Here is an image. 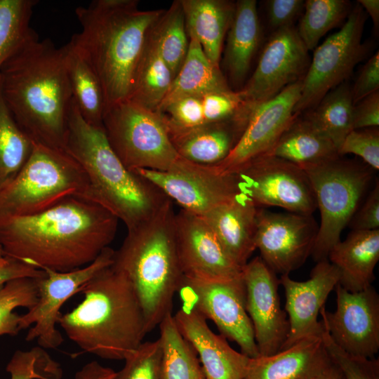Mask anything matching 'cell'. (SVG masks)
I'll return each mask as SVG.
<instances>
[{"label": "cell", "instance_id": "cell-1", "mask_svg": "<svg viewBox=\"0 0 379 379\" xmlns=\"http://www.w3.org/2000/svg\"><path fill=\"white\" fill-rule=\"evenodd\" d=\"M119 219L99 204L71 196L41 213L0 220L5 256L67 272L93 262L114 240Z\"/></svg>", "mask_w": 379, "mask_h": 379}, {"label": "cell", "instance_id": "cell-2", "mask_svg": "<svg viewBox=\"0 0 379 379\" xmlns=\"http://www.w3.org/2000/svg\"><path fill=\"white\" fill-rule=\"evenodd\" d=\"M6 104L36 143L63 149L72 95L62 48L33 31L0 68Z\"/></svg>", "mask_w": 379, "mask_h": 379}, {"label": "cell", "instance_id": "cell-3", "mask_svg": "<svg viewBox=\"0 0 379 379\" xmlns=\"http://www.w3.org/2000/svg\"><path fill=\"white\" fill-rule=\"evenodd\" d=\"M164 10H142L138 0H94L75 8L81 25L70 41L98 76L106 108L128 98L148 34Z\"/></svg>", "mask_w": 379, "mask_h": 379}, {"label": "cell", "instance_id": "cell-4", "mask_svg": "<svg viewBox=\"0 0 379 379\" xmlns=\"http://www.w3.org/2000/svg\"><path fill=\"white\" fill-rule=\"evenodd\" d=\"M64 149L86 175L87 198L110 211L127 230L151 219L169 200L151 181L121 162L103 128L87 123L73 100Z\"/></svg>", "mask_w": 379, "mask_h": 379}, {"label": "cell", "instance_id": "cell-5", "mask_svg": "<svg viewBox=\"0 0 379 379\" xmlns=\"http://www.w3.org/2000/svg\"><path fill=\"white\" fill-rule=\"evenodd\" d=\"M83 300L58 324L84 352L124 360L147 333L142 307L127 277L112 265L82 287Z\"/></svg>", "mask_w": 379, "mask_h": 379}, {"label": "cell", "instance_id": "cell-6", "mask_svg": "<svg viewBox=\"0 0 379 379\" xmlns=\"http://www.w3.org/2000/svg\"><path fill=\"white\" fill-rule=\"evenodd\" d=\"M175 215L169 199L151 219L128 230L112 266L129 279L144 314L147 333L172 314L183 274L177 253Z\"/></svg>", "mask_w": 379, "mask_h": 379}, {"label": "cell", "instance_id": "cell-7", "mask_svg": "<svg viewBox=\"0 0 379 379\" xmlns=\"http://www.w3.org/2000/svg\"><path fill=\"white\" fill-rule=\"evenodd\" d=\"M88 190L83 168L65 149L34 142L24 166L0 190V220L41 213L71 196L87 198Z\"/></svg>", "mask_w": 379, "mask_h": 379}, {"label": "cell", "instance_id": "cell-8", "mask_svg": "<svg viewBox=\"0 0 379 379\" xmlns=\"http://www.w3.org/2000/svg\"><path fill=\"white\" fill-rule=\"evenodd\" d=\"M301 168L310 180L321 215L311 254L317 262L328 260L329 251L340 241L370 185L373 169L340 156Z\"/></svg>", "mask_w": 379, "mask_h": 379}, {"label": "cell", "instance_id": "cell-9", "mask_svg": "<svg viewBox=\"0 0 379 379\" xmlns=\"http://www.w3.org/2000/svg\"><path fill=\"white\" fill-rule=\"evenodd\" d=\"M102 128L112 149L131 171H168L179 157L161 114L128 99L105 109Z\"/></svg>", "mask_w": 379, "mask_h": 379}, {"label": "cell", "instance_id": "cell-10", "mask_svg": "<svg viewBox=\"0 0 379 379\" xmlns=\"http://www.w3.org/2000/svg\"><path fill=\"white\" fill-rule=\"evenodd\" d=\"M366 18L357 3L340 30L313 50L295 114L313 109L327 93L349 81L356 65L367 57L371 48L362 41Z\"/></svg>", "mask_w": 379, "mask_h": 379}, {"label": "cell", "instance_id": "cell-11", "mask_svg": "<svg viewBox=\"0 0 379 379\" xmlns=\"http://www.w3.org/2000/svg\"><path fill=\"white\" fill-rule=\"evenodd\" d=\"M234 175L240 192L258 208L280 207L290 213L307 215L317 208L305 171L283 159L262 155L241 166Z\"/></svg>", "mask_w": 379, "mask_h": 379}, {"label": "cell", "instance_id": "cell-12", "mask_svg": "<svg viewBox=\"0 0 379 379\" xmlns=\"http://www.w3.org/2000/svg\"><path fill=\"white\" fill-rule=\"evenodd\" d=\"M114 250L105 248L87 265L67 272L44 268L46 276L38 279V299L19 319L20 331L32 326L25 340H36L44 349H56L63 342L56 324L62 305L81 291L84 285L113 263Z\"/></svg>", "mask_w": 379, "mask_h": 379}, {"label": "cell", "instance_id": "cell-13", "mask_svg": "<svg viewBox=\"0 0 379 379\" xmlns=\"http://www.w3.org/2000/svg\"><path fill=\"white\" fill-rule=\"evenodd\" d=\"M179 291L182 302L211 320L220 335L235 342L249 358L259 357L254 331L246 310V289L242 275L206 281L183 277Z\"/></svg>", "mask_w": 379, "mask_h": 379}, {"label": "cell", "instance_id": "cell-14", "mask_svg": "<svg viewBox=\"0 0 379 379\" xmlns=\"http://www.w3.org/2000/svg\"><path fill=\"white\" fill-rule=\"evenodd\" d=\"M151 181L184 211L201 216L240 192L234 174H220L210 166L178 157L168 171L133 170Z\"/></svg>", "mask_w": 379, "mask_h": 379}, {"label": "cell", "instance_id": "cell-15", "mask_svg": "<svg viewBox=\"0 0 379 379\" xmlns=\"http://www.w3.org/2000/svg\"><path fill=\"white\" fill-rule=\"evenodd\" d=\"M260 53L253 72L238 91L246 101L254 105L267 101L288 86L302 81L311 60L295 26L270 34Z\"/></svg>", "mask_w": 379, "mask_h": 379}, {"label": "cell", "instance_id": "cell-16", "mask_svg": "<svg viewBox=\"0 0 379 379\" xmlns=\"http://www.w3.org/2000/svg\"><path fill=\"white\" fill-rule=\"evenodd\" d=\"M318 230L312 215L258 208L255 246L275 274H289L311 255Z\"/></svg>", "mask_w": 379, "mask_h": 379}, {"label": "cell", "instance_id": "cell-17", "mask_svg": "<svg viewBox=\"0 0 379 379\" xmlns=\"http://www.w3.org/2000/svg\"><path fill=\"white\" fill-rule=\"evenodd\" d=\"M336 309L322 307V324L333 342L347 354L373 358L379 350V295L369 286L352 293L339 284L335 287Z\"/></svg>", "mask_w": 379, "mask_h": 379}, {"label": "cell", "instance_id": "cell-18", "mask_svg": "<svg viewBox=\"0 0 379 379\" xmlns=\"http://www.w3.org/2000/svg\"><path fill=\"white\" fill-rule=\"evenodd\" d=\"M175 234L184 277L214 281L242 275L243 267L231 258L201 217L181 209L175 215Z\"/></svg>", "mask_w": 379, "mask_h": 379}, {"label": "cell", "instance_id": "cell-19", "mask_svg": "<svg viewBox=\"0 0 379 379\" xmlns=\"http://www.w3.org/2000/svg\"><path fill=\"white\" fill-rule=\"evenodd\" d=\"M246 289V310L251 319L260 356L280 351L285 343L289 322L281 309L278 286L279 279L257 256L242 268Z\"/></svg>", "mask_w": 379, "mask_h": 379}, {"label": "cell", "instance_id": "cell-20", "mask_svg": "<svg viewBox=\"0 0 379 379\" xmlns=\"http://www.w3.org/2000/svg\"><path fill=\"white\" fill-rule=\"evenodd\" d=\"M302 81L288 86L274 98L256 105L230 154L220 163L210 166L220 174H234L246 163L267 154L299 116L293 113V109L300 96Z\"/></svg>", "mask_w": 379, "mask_h": 379}, {"label": "cell", "instance_id": "cell-21", "mask_svg": "<svg viewBox=\"0 0 379 379\" xmlns=\"http://www.w3.org/2000/svg\"><path fill=\"white\" fill-rule=\"evenodd\" d=\"M338 281L339 272L328 260L317 262L304 281H295L289 274L281 275L279 282L285 291L284 311L289 322L288 335L281 350L306 337L323 334L324 327L318 315Z\"/></svg>", "mask_w": 379, "mask_h": 379}, {"label": "cell", "instance_id": "cell-22", "mask_svg": "<svg viewBox=\"0 0 379 379\" xmlns=\"http://www.w3.org/2000/svg\"><path fill=\"white\" fill-rule=\"evenodd\" d=\"M173 318L179 332L197 353L207 379H245L250 358L215 333L204 317L183 302Z\"/></svg>", "mask_w": 379, "mask_h": 379}, {"label": "cell", "instance_id": "cell-23", "mask_svg": "<svg viewBox=\"0 0 379 379\" xmlns=\"http://www.w3.org/2000/svg\"><path fill=\"white\" fill-rule=\"evenodd\" d=\"M331 362L322 335L309 336L275 354L250 358L245 379H311Z\"/></svg>", "mask_w": 379, "mask_h": 379}, {"label": "cell", "instance_id": "cell-24", "mask_svg": "<svg viewBox=\"0 0 379 379\" xmlns=\"http://www.w3.org/2000/svg\"><path fill=\"white\" fill-rule=\"evenodd\" d=\"M258 207L244 194L217 206L201 217L214 232L231 258L243 267L256 249Z\"/></svg>", "mask_w": 379, "mask_h": 379}, {"label": "cell", "instance_id": "cell-25", "mask_svg": "<svg viewBox=\"0 0 379 379\" xmlns=\"http://www.w3.org/2000/svg\"><path fill=\"white\" fill-rule=\"evenodd\" d=\"M263 31L255 0H238L227 33L224 65L229 82L239 91L247 81L257 53L262 47Z\"/></svg>", "mask_w": 379, "mask_h": 379}, {"label": "cell", "instance_id": "cell-26", "mask_svg": "<svg viewBox=\"0 0 379 379\" xmlns=\"http://www.w3.org/2000/svg\"><path fill=\"white\" fill-rule=\"evenodd\" d=\"M379 260V230H352L329 251L328 260L339 272L338 284L349 292H359L375 279Z\"/></svg>", "mask_w": 379, "mask_h": 379}, {"label": "cell", "instance_id": "cell-27", "mask_svg": "<svg viewBox=\"0 0 379 379\" xmlns=\"http://www.w3.org/2000/svg\"><path fill=\"white\" fill-rule=\"evenodd\" d=\"M248 122L226 121L169 134L178 156L194 164L214 166L230 154Z\"/></svg>", "mask_w": 379, "mask_h": 379}, {"label": "cell", "instance_id": "cell-28", "mask_svg": "<svg viewBox=\"0 0 379 379\" xmlns=\"http://www.w3.org/2000/svg\"><path fill=\"white\" fill-rule=\"evenodd\" d=\"M187 33L199 41L205 55L219 66L223 42L232 23L235 2L228 0H180Z\"/></svg>", "mask_w": 379, "mask_h": 379}, {"label": "cell", "instance_id": "cell-29", "mask_svg": "<svg viewBox=\"0 0 379 379\" xmlns=\"http://www.w3.org/2000/svg\"><path fill=\"white\" fill-rule=\"evenodd\" d=\"M188 35L190 44L185 59L157 112L182 97L232 90L220 66L209 60L193 35Z\"/></svg>", "mask_w": 379, "mask_h": 379}, {"label": "cell", "instance_id": "cell-30", "mask_svg": "<svg viewBox=\"0 0 379 379\" xmlns=\"http://www.w3.org/2000/svg\"><path fill=\"white\" fill-rule=\"evenodd\" d=\"M267 154L300 167L339 156L331 139L302 114L291 122Z\"/></svg>", "mask_w": 379, "mask_h": 379}, {"label": "cell", "instance_id": "cell-31", "mask_svg": "<svg viewBox=\"0 0 379 379\" xmlns=\"http://www.w3.org/2000/svg\"><path fill=\"white\" fill-rule=\"evenodd\" d=\"M62 48L73 101L87 123L102 128L106 102L98 76L70 41Z\"/></svg>", "mask_w": 379, "mask_h": 379}, {"label": "cell", "instance_id": "cell-32", "mask_svg": "<svg viewBox=\"0 0 379 379\" xmlns=\"http://www.w3.org/2000/svg\"><path fill=\"white\" fill-rule=\"evenodd\" d=\"M173 79L171 69L159 52L152 27L135 68L128 99L157 111Z\"/></svg>", "mask_w": 379, "mask_h": 379}, {"label": "cell", "instance_id": "cell-33", "mask_svg": "<svg viewBox=\"0 0 379 379\" xmlns=\"http://www.w3.org/2000/svg\"><path fill=\"white\" fill-rule=\"evenodd\" d=\"M352 101L349 81L327 93L312 109L302 114L336 146L338 151L352 131Z\"/></svg>", "mask_w": 379, "mask_h": 379}, {"label": "cell", "instance_id": "cell-34", "mask_svg": "<svg viewBox=\"0 0 379 379\" xmlns=\"http://www.w3.org/2000/svg\"><path fill=\"white\" fill-rule=\"evenodd\" d=\"M164 379H207L198 356L179 332L173 314L159 324Z\"/></svg>", "mask_w": 379, "mask_h": 379}, {"label": "cell", "instance_id": "cell-35", "mask_svg": "<svg viewBox=\"0 0 379 379\" xmlns=\"http://www.w3.org/2000/svg\"><path fill=\"white\" fill-rule=\"evenodd\" d=\"M34 142L15 120L0 83V190L18 173L29 158Z\"/></svg>", "mask_w": 379, "mask_h": 379}, {"label": "cell", "instance_id": "cell-36", "mask_svg": "<svg viewBox=\"0 0 379 379\" xmlns=\"http://www.w3.org/2000/svg\"><path fill=\"white\" fill-rule=\"evenodd\" d=\"M159 52L173 78L181 67L189 48V35L180 0L164 10L152 27Z\"/></svg>", "mask_w": 379, "mask_h": 379}, {"label": "cell", "instance_id": "cell-37", "mask_svg": "<svg viewBox=\"0 0 379 379\" xmlns=\"http://www.w3.org/2000/svg\"><path fill=\"white\" fill-rule=\"evenodd\" d=\"M352 4L347 0H306L298 34L307 49L313 51L331 29L344 24Z\"/></svg>", "mask_w": 379, "mask_h": 379}, {"label": "cell", "instance_id": "cell-38", "mask_svg": "<svg viewBox=\"0 0 379 379\" xmlns=\"http://www.w3.org/2000/svg\"><path fill=\"white\" fill-rule=\"evenodd\" d=\"M36 0H0V68L34 31L30 27Z\"/></svg>", "mask_w": 379, "mask_h": 379}, {"label": "cell", "instance_id": "cell-39", "mask_svg": "<svg viewBox=\"0 0 379 379\" xmlns=\"http://www.w3.org/2000/svg\"><path fill=\"white\" fill-rule=\"evenodd\" d=\"M38 279L22 277L8 281L0 289V336L16 335L20 316L17 307L31 308L38 299Z\"/></svg>", "mask_w": 379, "mask_h": 379}, {"label": "cell", "instance_id": "cell-40", "mask_svg": "<svg viewBox=\"0 0 379 379\" xmlns=\"http://www.w3.org/2000/svg\"><path fill=\"white\" fill-rule=\"evenodd\" d=\"M6 370L11 379H62L63 375L60 364L39 345L15 351Z\"/></svg>", "mask_w": 379, "mask_h": 379}, {"label": "cell", "instance_id": "cell-41", "mask_svg": "<svg viewBox=\"0 0 379 379\" xmlns=\"http://www.w3.org/2000/svg\"><path fill=\"white\" fill-rule=\"evenodd\" d=\"M114 379H164L163 351L159 338L142 342L124 358Z\"/></svg>", "mask_w": 379, "mask_h": 379}, {"label": "cell", "instance_id": "cell-42", "mask_svg": "<svg viewBox=\"0 0 379 379\" xmlns=\"http://www.w3.org/2000/svg\"><path fill=\"white\" fill-rule=\"evenodd\" d=\"M325 347L332 361L341 369L345 379H379V360L352 356L331 340L324 328L322 334Z\"/></svg>", "mask_w": 379, "mask_h": 379}, {"label": "cell", "instance_id": "cell-43", "mask_svg": "<svg viewBox=\"0 0 379 379\" xmlns=\"http://www.w3.org/2000/svg\"><path fill=\"white\" fill-rule=\"evenodd\" d=\"M342 157L354 154L360 157L364 164L374 171L379 169V129L378 127L351 131L338 149Z\"/></svg>", "mask_w": 379, "mask_h": 379}, {"label": "cell", "instance_id": "cell-44", "mask_svg": "<svg viewBox=\"0 0 379 379\" xmlns=\"http://www.w3.org/2000/svg\"><path fill=\"white\" fill-rule=\"evenodd\" d=\"M267 27L270 34L283 28L295 26L301 17L303 0H267L263 2Z\"/></svg>", "mask_w": 379, "mask_h": 379}, {"label": "cell", "instance_id": "cell-45", "mask_svg": "<svg viewBox=\"0 0 379 379\" xmlns=\"http://www.w3.org/2000/svg\"><path fill=\"white\" fill-rule=\"evenodd\" d=\"M379 91V53L377 51L363 65L351 86L353 104Z\"/></svg>", "mask_w": 379, "mask_h": 379}, {"label": "cell", "instance_id": "cell-46", "mask_svg": "<svg viewBox=\"0 0 379 379\" xmlns=\"http://www.w3.org/2000/svg\"><path fill=\"white\" fill-rule=\"evenodd\" d=\"M348 225L352 230H379V182L378 178L365 201L360 208H358Z\"/></svg>", "mask_w": 379, "mask_h": 379}, {"label": "cell", "instance_id": "cell-47", "mask_svg": "<svg viewBox=\"0 0 379 379\" xmlns=\"http://www.w3.org/2000/svg\"><path fill=\"white\" fill-rule=\"evenodd\" d=\"M379 91L366 96L352 109V130L378 127Z\"/></svg>", "mask_w": 379, "mask_h": 379}, {"label": "cell", "instance_id": "cell-48", "mask_svg": "<svg viewBox=\"0 0 379 379\" xmlns=\"http://www.w3.org/2000/svg\"><path fill=\"white\" fill-rule=\"evenodd\" d=\"M44 270L27 265L8 256L0 258V289L8 281L22 277L42 278Z\"/></svg>", "mask_w": 379, "mask_h": 379}, {"label": "cell", "instance_id": "cell-49", "mask_svg": "<svg viewBox=\"0 0 379 379\" xmlns=\"http://www.w3.org/2000/svg\"><path fill=\"white\" fill-rule=\"evenodd\" d=\"M116 371L96 361L86 364L74 375V379H114Z\"/></svg>", "mask_w": 379, "mask_h": 379}, {"label": "cell", "instance_id": "cell-50", "mask_svg": "<svg viewBox=\"0 0 379 379\" xmlns=\"http://www.w3.org/2000/svg\"><path fill=\"white\" fill-rule=\"evenodd\" d=\"M357 3L362 7L366 15H368L373 22L375 32L379 27V1L378 0H359Z\"/></svg>", "mask_w": 379, "mask_h": 379}, {"label": "cell", "instance_id": "cell-51", "mask_svg": "<svg viewBox=\"0 0 379 379\" xmlns=\"http://www.w3.org/2000/svg\"><path fill=\"white\" fill-rule=\"evenodd\" d=\"M311 379H345V377L339 366L331 359V362L323 371Z\"/></svg>", "mask_w": 379, "mask_h": 379}, {"label": "cell", "instance_id": "cell-52", "mask_svg": "<svg viewBox=\"0 0 379 379\" xmlns=\"http://www.w3.org/2000/svg\"><path fill=\"white\" fill-rule=\"evenodd\" d=\"M2 256H4V254H3L2 250H1V248L0 247V258L2 257Z\"/></svg>", "mask_w": 379, "mask_h": 379}]
</instances>
